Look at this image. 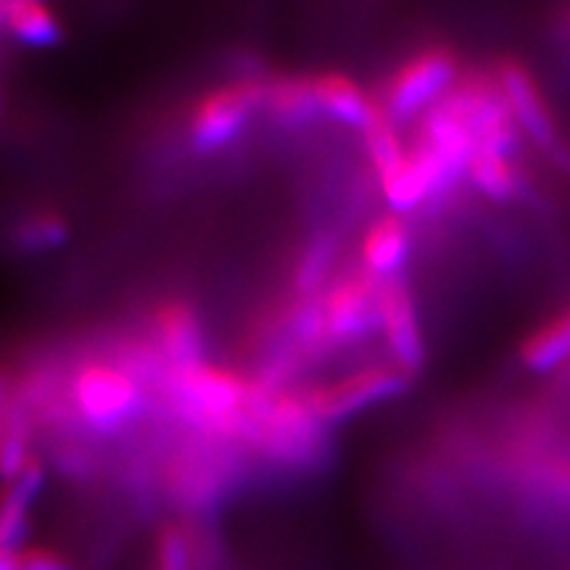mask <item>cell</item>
I'll use <instances>...</instances> for the list:
<instances>
[{
  "label": "cell",
  "mask_w": 570,
  "mask_h": 570,
  "mask_svg": "<svg viewBox=\"0 0 570 570\" xmlns=\"http://www.w3.org/2000/svg\"><path fill=\"white\" fill-rule=\"evenodd\" d=\"M13 394H17V373L9 367H0V433H3L6 420L11 415Z\"/></svg>",
  "instance_id": "17"
},
{
  "label": "cell",
  "mask_w": 570,
  "mask_h": 570,
  "mask_svg": "<svg viewBox=\"0 0 570 570\" xmlns=\"http://www.w3.org/2000/svg\"><path fill=\"white\" fill-rule=\"evenodd\" d=\"M460 80L458 56L446 48H425L404 61L383 90L381 109L391 122L417 117L433 109Z\"/></svg>",
  "instance_id": "2"
},
{
  "label": "cell",
  "mask_w": 570,
  "mask_h": 570,
  "mask_svg": "<svg viewBox=\"0 0 570 570\" xmlns=\"http://www.w3.org/2000/svg\"><path fill=\"white\" fill-rule=\"evenodd\" d=\"M69 396L92 436L125 431L151 410V394L138 381L98 360H85V365L75 370Z\"/></svg>",
  "instance_id": "1"
},
{
  "label": "cell",
  "mask_w": 570,
  "mask_h": 570,
  "mask_svg": "<svg viewBox=\"0 0 570 570\" xmlns=\"http://www.w3.org/2000/svg\"><path fill=\"white\" fill-rule=\"evenodd\" d=\"M3 32L27 46H53L61 40V24L51 9L38 3H3Z\"/></svg>",
  "instance_id": "15"
},
{
  "label": "cell",
  "mask_w": 570,
  "mask_h": 570,
  "mask_svg": "<svg viewBox=\"0 0 570 570\" xmlns=\"http://www.w3.org/2000/svg\"><path fill=\"white\" fill-rule=\"evenodd\" d=\"M317 101L323 117L365 135L383 117L381 104H375L360 85L341 75H325L315 80Z\"/></svg>",
  "instance_id": "10"
},
{
  "label": "cell",
  "mask_w": 570,
  "mask_h": 570,
  "mask_svg": "<svg viewBox=\"0 0 570 570\" xmlns=\"http://www.w3.org/2000/svg\"><path fill=\"white\" fill-rule=\"evenodd\" d=\"M338 259V233L320 230L306 240L294 267V294L296 298L323 296L331 285V273Z\"/></svg>",
  "instance_id": "14"
},
{
  "label": "cell",
  "mask_w": 570,
  "mask_h": 570,
  "mask_svg": "<svg viewBox=\"0 0 570 570\" xmlns=\"http://www.w3.org/2000/svg\"><path fill=\"white\" fill-rule=\"evenodd\" d=\"M381 333L394 365L415 377L425 365V341L410 285L402 281L383 283L381 291Z\"/></svg>",
  "instance_id": "7"
},
{
  "label": "cell",
  "mask_w": 570,
  "mask_h": 570,
  "mask_svg": "<svg viewBox=\"0 0 570 570\" xmlns=\"http://www.w3.org/2000/svg\"><path fill=\"white\" fill-rule=\"evenodd\" d=\"M265 85L244 82L206 98L190 119V146L202 154H212L238 140L248 119L265 106Z\"/></svg>",
  "instance_id": "5"
},
{
  "label": "cell",
  "mask_w": 570,
  "mask_h": 570,
  "mask_svg": "<svg viewBox=\"0 0 570 570\" xmlns=\"http://www.w3.org/2000/svg\"><path fill=\"white\" fill-rule=\"evenodd\" d=\"M518 362L529 373H552L570 362V306L520 341Z\"/></svg>",
  "instance_id": "12"
},
{
  "label": "cell",
  "mask_w": 570,
  "mask_h": 570,
  "mask_svg": "<svg viewBox=\"0 0 570 570\" xmlns=\"http://www.w3.org/2000/svg\"><path fill=\"white\" fill-rule=\"evenodd\" d=\"M410 227L404 223V217L389 214V217L377 219L367 230L365 240H362L360 269L381 285L402 281V273L410 259Z\"/></svg>",
  "instance_id": "9"
},
{
  "label": "cell",
  "mask_w": 570,
  "mask_h": 570,
  "mask_svg": "<svg viewBox=\"0 0 570 570\" xmlns=\"http://www.w3.org/2000/svg\"><path fill=\"white\" fill-rule=\"evenodd\" d=\"M67 238V225L61 223L53 214H35V217L24 219L13 230V240L24 252H40V248H53Z\"/></svg>",
  "instance_id": "16"
},
{
  "label": "cell",
  "mask_w": 570,
  "mask_h": 570,
  "mask_svg": "<svg viewBox=\"0 0 570 570\" xmlns=\"http://www.w3.org/2000/svg\"><path fill=\"white\" fill-rule=\"evenodd\" d=\"M497 80L502 85L504 98H508L512 117L520 127V132L529 135L544 151L558 154L560 151V130L554 122V114L547 104L544 92H541L539 82L523 63L515 59H502L497 63Z\"/></svg>",
  "instance_id": "6"
},
{
  "label": "cell",
  "mask_w": 570,
  "mask_h": 570,
  "mask_svg": "<svg viewBox=\"0 0 570 570\" xmlns=\"http://www.w3.org/2000/svg\"><path fill=\"white\" fill-rule=\"evenodd\" d=\"M468 183L487 196L489 202L510 204L518 198H525L531 190L529 175H525L523 164L515 156L475 151L473 161L468 167Z\"/></svg>",
  "instance_id": "11"
},
{
  "label": "cell",
  "mask_w": 570,
  "mask_h": 570,
  "mask_svg": "<svg viewBox=\"0 0 570 570\" xmlns=\"http://www.w3.org/2000/svg\"><path fill=\"white\" fill-rule=\"evenodd\" d=\"M262 114L275 119L281 127H306L323 117L317 101L315 80H277L265 85V106Z\"/></svg>",
  "instance_id": "13"
},
{
  "label": "cell",
  "mask_w": 570,
  "mask_h": 570,
  "mask_svg": "<svg viewBox=\"0 0 570 570\" xmlns=\"http://www.w3.org/2000/svg\"><path fill=\"white\" fill-rule=\"evenodd\" d=\"M562 32H566V38L570 40V9H568V17L562 21Z\"/></svg>",
  "instance_id": "18"
},
{
  "label": "cell",
  "mask_w": 570,
  "mask_h": 570,
  "mask_svg": "<svg viewBox=\"0 0 570 570\" xmlns=\"http://www.w3.org/2000/svg\"><path fill=\"white\" fill-rule=\"evenodd\" d=\"M381 291L365 273L333 281L323 294L325 338L331 348L356 344L373 331H381Z\"/></svg>",
  "instance_id": "4"
},
{
  "label": "cell",
  "mask_w": 570,
  "mask_h": 570,
  "mask_svg": "<svg viewBox=\"0 0 570 570\" xmlns=\"http://www.w3.org/2000/svg\"><path fill=\"white\" fill-rule=\"evenodd\" d=\"M148 333L159 344L173 373H190V370L209 365V360H206V331L194 306L183 302L161 306Z\"/></svg>",
  "instance_id": "8"
},
{
  "label": "cell",
  "mask_w": 570,
  "mask_h": 570,
  "mask_svg": "<svg viewBox=\"0 0 570 570\" xmlns=\"http://www.w3.org/2000/svg\"><path fill=\"white\" fill-rule=\"evenodd\" d=\"M412 386V375L404 373L396 365H375L360 373L346 377V381L336 383V386L327 389H304L306 402L315 410L320 423L331 428L338 420H346L356 415V412H365L375 404L389 402V399L402 396L404 391Z\"/></svg>",
  "instance_id": "3"
}]
</instances>
